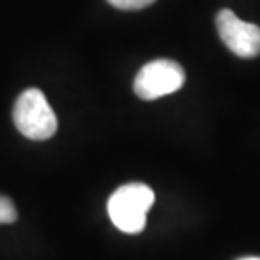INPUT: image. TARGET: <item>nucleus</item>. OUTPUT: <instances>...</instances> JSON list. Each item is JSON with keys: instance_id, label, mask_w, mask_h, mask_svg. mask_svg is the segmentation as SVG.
Returning <instances> with one entry per match:
<instances>
[{"instance_id": "7ed1b4c3", "label": "nucleus", "mask_w": 260, "mask_h": 260, "mask_svg": "<svg viewBox=\"0 0 260 260\" xmlns=\"http://www.w3.org/2000/svg\"><path fill=\"white\" fill-rule=\"evenodd\" d=\"M186 81L183 66L173 59L150 61L137 73L134 91L142 100H157L160 96L178 91Z\"/></svg>"}, {"instance_id": "0eeeda50", "label": "nucleus", "mask_w": 260, "mask_h": 260, "mask_svg": "<svg viewBox=\"0 0 260 260\" xmlns=\"http://www.w3.org/2000/svg\"><path fill=\"white\" fill-rule=\"evenodd\" d=\"M240 260H260V257H245V258H240Z\"/></svg>"}, {"instance_id": "423d86ee", "label": "nucleus", "mask_w": 260, "mask_h": 260, "mask_svg": "<svg viewBox=\"0 0 260 260\" xmlns=\"http://www.w3.org/2000/svg\"><path fill=\"white\" fill-rule=\"evenodd\" d=\"M107 2L120 10H140L149 7L155 0H107Z\"/></svg>"}, {"instance_id": "f03ea898", "label": "nucleus", "mask_w": 260, "mask_h": 260, "mask_svg": "<svg viewBox=\"0 0 260 260\" xmlns=\"http://www.w3.org/2000/svg\"><path fill=\"white\" fill-rule=\"evenodd\" d=\"M12 117L19 132L30 140H48L58 130L56 113L38 88H29L20 93Z\"/></svg>"}, {"instance_id": "20e7f679", "label": "nucleus", "mask_w": 260, "mask_h": 260, "mask_svg": "<svg viewBox=\"0 0 260 260\" xmlns=\"http://www.w3.org/2000/svg\"><path fill=\"white\" fill-rule=\"evenodd\" d=\"M216 29L223 44L237 56L255 58L260 54V27L238 19L230 9L218 12Z\"/></svg>"}, {"instance_id": "f257e3e1", "label": "nucleus", "mask_w": 260, "mask_h": 260, "mask_svg": "<svg viewBox=\"0 0 260 260\" xmlns=\"http://www.w3.org/2000/svg\"><path fill=\"white\" fill-rule=\"evenodd\" d=\"M154 191L147 184L130 183L120 186L107 205L112 223L123 233H140L145 228L147 211L154 205Z\"/></svg>"}, {"instance_id": "39448f33", "label": "nucleus", "mask_w": 260, "mask_h": 260, "mask_svg": "<svg viewBox=\"0 0 260 260\" xmlns=\"http://www.w3.org/2000/svg\"><path fill=\"white\" fill-rule=\"evenodd\" d=\"M17 220V210L10 198L0 194V225H10Z\"/></svg>"}]
</instances>
